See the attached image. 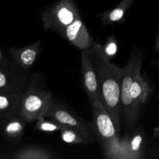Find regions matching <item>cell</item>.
<instances>
[{
    "instance_id": "obj_1",
    "label": "cell",
    "mask_w": 159,
    "mask_h": 159,
    "mask_svg": "<svg viewBox=\"0 0 159 159\" xmlns=\"http://www.w3.org/2000/svg\"><path fill=\"white\" fill-rule=\"evenodd\" d=\"M86 51L96 70L98 96L111 116L120 134L121 84L124 68L116 66L106 58L101 52L99 43L96 42H93L89 49Z\"/></svg>"
},
{
    "instance_id": "obj_2",
    "label": "cell",
    "mask_w": 159,
    "mask_h": 159,
    "mask_svg": "<svg viewBox=\"0 0 159 159\" xmlns=\"http://www.w3.org/2000/svg\"><path fill=\"white\" fill-rule=\"evenodd\" d=\"M93 125L96 138L99 140L105 158L118 159L120 134L107 109L98 97L91 105Z\"/></svg>"
},
{
    "instance_id": "obj_3",
    "label": "cell",
    "mask_w": 159,
    "mask_h": 159,
    "mask_svg": "<svg viewBox=\"0 0 159 159\" xmlns=\"http://www.w3.org/2000/svg\"><path fill=\"white\" fill-rule=\"evenodd\" d=\"M80 17L73 0H60L42 14L41 20L45 30H51L61 36L65 28Z\"/></svg>"
},
{
    "instance_id": "obj_4",
    "label": "cell",
    "mask_w": 159,
    "mask_h": 159,
    "mask_svg": "<svg viewBox=\"0 0 159 159\" xmlns=\"http://www.w3.org/2000/svg\"><path fill=\"white\" fill-rule=\"evenodd\" d=\"M54 98L50 91L30 87L24 92L20 104V114L26 123L37 121L40 117H45Z\"/></svg>"
},
{
    "instance_id": "obj_5",
    "label": "cell",
    "mask_w": 159,
    "mask_h": 159,
    "mask_svg": "<svg viewBox=\"0 0 159 159\" xmlns=\"http://www.w3.org/2000/svg\"><path fill=\"white\" fill-rule=\"evenodd\" d=\"M139 71L135 75L130 89V112L127 120L124 122L127 130H134L139 116L142 106L148 99L152 89L148 82Z\"/></svg>"
},
{
    "instance_id": "obj_6",
    "label": "cell",
    "mask_w": 159,
    "mask_h": 159,
    "mask_svg": "<svg viewBox=\"0 0 159 159\" xmlns=\"http://www.w3.org/2000/svg\"><path fill=\"white\" fill-rule=\"evenodd\" d=\"M45 117L51 118L62 125L68 126L79 130L88 140L89 143L93 142L96 139L92 123L84 120L80 116L71 113L68 109L64 108L55 100H54L47 111Z\"/></svg>"
},
{
    "instance_id": "obj_7",
    "label": "cell",
    "mask_w": 159,
    "mask_h": 159,
    "mask_svg": "<svg viewBox=\"0 0 159 159\" xmlns=\"http://www.w3.org/2000/svg\"><path fill=\"white\" fill-rule=\"evenodd\" d=\"M145 138L141 128L134 130L120 139L118 159H140L143 158Z\"/></svg>"
},
{
    "instance_id": "obj_8",
    "label": "cell",
    "mask_w": 159,
    "mask_h": 159,
    "mask_svg": "<svg viewBox=\"0 0 159 159\" xmlns=\"http://www.w3.org/2000/svg\"><path fill=\"white\" fill-rule=\"evenodd\" d=\"M26 85V75L16 64L9 68H0V93L25 92Z\"/></svg>"
},
{
    "instance_id": "obj_9",
    "label": "cell",
    "mask_w": 159,
    "mask_h": 159,
    "mask_svg": "<svg viewBox=\"0 0 159 159\" xmlns=\"http://www.w3.org/2000/svg\"><path fill=\"white\" fill-rule=\"evenodd\" d=\"M61 37L67 39L71 44L79 48L81 51L89 49L94 42L81 17L65 28Z\"/></svg>"
},
{
    "instance_id": "obj_10",
    "label": "cell",
    "mask_w": 159,
    "mask_h": 159,
    "mask_svg": "<svg viewBox=\"0 0 159 159\" xmlns=\"http://www.w3.org/2000/svg\"><path fill=\"white\" fill-rule=\"evenodd\" d=\"M81 65L83 86L88 96L90 104L92 105L99 97L98 82L95 67L86 51H81Z\"/></svg>"
},
{
    "instance_id": "obj_11",
    "label": "cell",
    "mask_w": 159,
    "mask_h": 159,
    "mask_svg": "<svg viewBox=\"0 0 159 159\" xmlns=\"http://www.w3.org/2000/svg\"><path fill=\"white\" fill-rule=\"evenodd\" d=\"M12 61L22 70H28L32 68L41 52L40 40L23 48L12 47L8 51Z\"/></svg>"
},
{
    "instance_id": "obj_12",
    "label": "cell",
    "mask_w": 159,
    "mask_h": 159,
    "mask_svg": "<svg viewBox=\"0 0 159 159\" xmlns=\"http://www.w3.org/2000/svg\"><path fill=\"white\" fill-rule=\"evenodd\" d=\"M26 124L20 115L13 116L0 123V133L8 141L18 144L23 138Z\"/></svg>"
},
{
    "instance_id": "obj_13",
    "label": "cell",
    "mask_w": 159,
    "mask_h": 159,
    "mask_svg": "<svg viewBox=\"0 0 159 159\" xmlns=\"http://www.w3.org/2000/svg\"><path fill=\"white\" fill-rule=\"evenodd\" d=\"M24 92L0 93V123L9 117L20 115V104Z\"/></svg>"
},
{
    "instance_id": "obj_14",
    "label": "cell",
    "mask_w": 159,
    "mask_h": 159,
    "mask_svg": "<svg viewBox=\"0 0 159 159\" xmlns=\"http://www.w3.org/2000/svg\"><path fill=\"white\" fill-rule=\"evenodd\" d=\"M7 158L14 159H54L57 158V156L45 148L31 145L22 148L10 155L3 157V158Z\"/></svg>"
},
{
    "instance_id": "obj_15",
    "label": "cell",
    "mask_w": 159,
    "mask_h": 159,
    "mask_svg": "<svg viewBox=\"0 0 159 159\" xmlns=\"http://www.w3.org/2000/svg\"><path fill=\"white\" fill-rule=\"evenodd\" d=\"M134 0H123L117 6L110 11L100 14L101 20L104 25H111L121 22L127 11L130 9Z\"/></svg>"
},
{
    "instance_id": "obj_16",
    "label": "cell",
    "mask_w": 159,
    "mask_h": 159,
    "mask_svg": "<svg viewBox=\"0 0 159 159\" xmlns=\"http://www.w3.org/2000/svg\"><path fill=\"white\" fill-rule=\"evenodd\" d=\"M61 139L67 144H89L88 140L81 133L79 130L68 127L62 125L61 129Z\"/></svg>"
},
{
    "instance_id": "obj_17",
    "label": "cell",
    "mask_w": 159,
    "mask_h": 159,
    "mask_svg": "<svg viewBox=\"0 0 159 159\" xmlns=\"http://www.w3.org/2000/svg\"><path fill=\"white\" fill-rule=\"evenodd\" d=\"M45 118L46 117L42 116L37 120L35 128H34L35 130L46 132V133H52L61 129L62 124H61L60 123L51 118L50 120H46Z\"/></svg>"
},
{
    "instance_id": "obj_18",
    "label": "cell",
    "mask_w": 159,
    "mask_h": 159,
    "mask_svg": "<svg viewBox=\"0 0 159 159\" xmlns=\"http://www.w3.org/2000/svg\"><path fill=\"white\" fill-rule=\"evenodd\" d=\"M101 52L104 57L109 61L111 60L113 57L116 56L118 51V43L117 40L114 37H110L107 39V43L104 45L99 44Z\"/></svg>"
},
{
    "instance_id": "obj_19",
    "label": "cell",
    "mask_w": 159,
    "mask_h": 159,
    "mask_svg": "<svg viewBox=\"0 0 159 159\" xmlns=\"http://www.w3.org/2000/svg\"><path fill=\"white\" fill-rule=\"evenodd\" d=\"M13 61H10L0 49V68H9L15 65Z\"/></svg>"
},
{
    "instance_id": "obj_20",
    "label": "cell",
    "mask_w": 159,
    "mask_h": 159,
    "mask_svg": "<svg viewBox=\"0 0 159 159\" xmlns=\"http://www.w3.org/2000/svg\"><path fill=\"white\" fill-rule=\"evenodd\" d=\"M154 137L155 138H159V126H158L154 130Z\"/></svg>"
},
{
    "instance_id": "obj_21",
    "label": "cell",
    "mask_w": 159,
    "mask_h": 159,
    "mask_svg": "<svg viewBox=\"0 0 159 159\" xmlns=\"http://www.w3.org/2000/svg\"><path fill=\"white\" fill-rule=\"evenodd\" d=\"M155 51H159V34L158 36V38H157L156 45H155Z\"/></svg>"
}]
</instances>
